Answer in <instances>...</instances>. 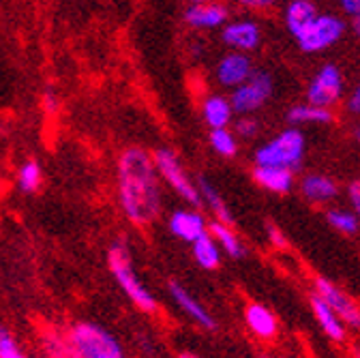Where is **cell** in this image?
Instances as JSON below:
<instances>
[{
  "label": "cell",
  "mask_w": 360,
  "mask_h": 358,
  "mask_svg": "<svg viewBox=\"0 0 360 358\" xmlns=\"http://www.w3.org/2000/svg\"><path fill=\"white\" fill-rule=\"evenodd\" d=\"M251 60L245 54H228L217 67V79L221 86L236 88L251 77Z\"/></svg>",
  "instance_id": "12"
},
{
  "label": "cell",
  "mask_w": 360,
  "mask_h": 358,
  "mask_svg": "<svg viewBox=\"0 0 360 358\" xmlns=\"http://www.w3.org/2000/svg\"><path fill=\"white\" fill-rule=\"evenodd\" d=\"M108 264H110V273L114 275L118 288L127 294V298L138 309H142L146 313H153L157 309V300H155L153 292L144 286V281L135 275L131 251H129V247H127V243L122 238L116 241L110 247Z\"/></svg>",
  "instance_id": "2"
},
{
  "label": "cell",
  "mask_w": 360,
  "mask_h": 358,
  "mask_svg": "<svg viewBox=\"0 0 360 358\" xmlns=\"http://www.w3.org/2000/svg\"><path fill=\"white\" fill-rule=\"evenodd\" d=\"M288 120L292 124H328L333 122V112L322 106L300 103L288 112Z\"/></svg>",
  "instance_id": "21"
},
{
  "label": "cell",
  "mask_w": 360,
  "mask_h": 358,
  "mask_svg": "<svg viewBox=\"0 0 360 358\" xmlns=\"http://www.w3.org/2000/svg\"><path fill=\"white\" fill-rule=\"evenodd\" d=\"M245 320H247V326L249 331L257 337V339H264V341H270L277 337V318L273 316V311L264 305H249L247 311H245Z\"/></svg>",
  "instance_id": "14"
},
{
  "label": "cell",
  "mask_w": 360,
  "mask_h": 358,
  "mask_svg": "<svg viewBox=\"0 0 360 358\" xmlns=\"http://www.w3.org/2000/svg\"><path fill=\"white\" fill-rule=\"evenodd\" d=\"M356 138H358V142H360V127L356 129Z\"/></svg>",
  "instance_id": "40"
},
{
  "label": "cell",
  "mask_w": 360,
  "mask_h": 358,
  "mask_svg": "<svg viewBox=\"0 0 360 358\" xmlns=\"http://www.w3.org/2000/svg\"><path fill=\"white\" fill-rule=\"evenodd\" d=\"M273 77L268 73L259 71V73H251V77L247 82H243L240 86L234 88L232 93V110L238 114H251L255 110H259L273 95Z\"/></svg>",
  "instance_id": "7"
},
{
  "label": "cell",
  "mask_w": 360,
  "mask_h": 358,
  "mask_svg": "<svg viewBox=\"0 0 360 358\" xmlns=\"http://www.w3.org/2000/svg\"><path fill=\"white\" fill-rule=\"evenodd\" d=\"M232 103L230 99H225V97H208L204 101V120L208 122L210 129H223V127H228L230 120H232Z\"/></svg>",
  "instance_id": "20"
},
{
  "label": "cell",
  "mask_w": 360,
  "mask_h": 358,
  "mask_svg": "<svg viewBox=\"0 0 360 358\" xmlns=\"http://www.w3.org/2000/svg\"><path fill=\"white\" fill-rule=\"evenodd\" d=\"M185 18L195 28H217L228 20V9L221 5H212V3H200V5H193L185 13Z\"/></svg>",
  "instance_id": "18"
},
{
  "label": "cell",
  "mask_w": 360,
  "mask_h": 358,
  "mask_svg": "<svg viewBox=\"0 0 360 358\" xmlns=\"http://www.w3.org/2000/svg\"><path fill=\"white\" fill-rule=\"evenodd\" d=\"M315 18H318V9L311 0H292L285 9V26L294 37H298Z\"/></svg>",
  "instance_id": "19"
},
{
  "label": "cell",
  "mask_w": 360,
  "mask_h": 358,
  "mask_svg": "<svg viewBox=\"0 0 360 358\" xmlns=\"http://www.w3.org/2000/svg\"><path fill=\"white\" fill-rule=\"evenodd\" d=\"M347 198H349V204L354 206V215L360 219V181H354L347 187Z\"/></svg>",
  "instance_id": "31"
},
{
  "label": "cell",
  "mask_w": 360,
  "mask_h": 358,
  "mask_svg": "<svg viewBox=\"0 0 360 358\" xmlns=\"http://www.w3.org/2000/svg\"><path fill=\"white\" fill-rule=\"evenodd\" d=\"M300 191L302 196L309 200V202H315V204H324V202H330L337 198L339 193V187L333 178L328 176H322V174H309L302 178L300 183Z\"/></svg>",
  "instance_id": "16"
},
{
  "label": "cell",
  "mask_w": 360,
  "mask_h": 358,
  "mask_svg": "<svg viewBox=\"0 0 360 358\" xmlns=\"http://www.w3.org/2000/svg\"><path fill=\"white\" fill-rule=\"evenodd\" d=\"M264 358H268V356H264Z\"/></svg>",
  "instance_id": "41"
},
{
  "label": "cell",
  "mask_w": 360,
  "mask_h": 358,
  "mask_svg": "<svg viewBox=\"0 0 360 358\" xmlns=\"http://www.w3.org/2000/svg\"><path fill=\"white\" fill-rule=\"evenodd\" d=\"M155 167H157V174H161L163 181L183 198L185 202L193 204V206H202V196H200V189L189 181V176L185 172V167L180 165L178 157L167 151V148H161L157 151L155 155Z\"/></svg>",
  "instance_id": "6"
},
{
  "label": "cell",
  "mask_w": 360,
  "mask_h": 358,
  "mask_svg": "<svg viewBox=\"0 0 360 358\" xmlns=\"http://www.w3.org/2000/svg\"><path fill=\"white\" fill-rule=\"evenodd\" d=\"M118 200L124 217L135 226H148L161 210L157 167L142 148H127L118 159Z\"/></svg>",
  "instance_id": "1"
},
{
  "label": "cell",
  "mask_w": 360,
  "mask_h": 358,
  "mask_svg": "<svg viewBox=\"0 0 360 358\" xmlns=\"http://www.w3.org/2000/svg\"><path fill=\"white\" fill-rule=\"evenodd\" d=\"M328 223L341 234H347V236H354L358 230H360V219L354 215V210H343V208H333L328 210L326 215Z\"/></svg>",
  "instance_id": "26"
},
{
  "label": "cell",
  "mask_w": 360,
  "mask_h": 358,
  "mask_svg": "<svg viewBox=\"0 0 360 358\" xmlns=\"http://www.w3.org/2000/svg\"><path fill=\"white\" fill-rule=\"evenodd\" d=\"M347 112L360 116V82L354 86V91H352V95L347 99Z\"/></svg>",
  "instance_id": "32"
},
{
  "label": "cell",
  "mask_w": 360,
  "mask_h": 358,
  "mask_svg": "<svg viewBox=\"0 0 360 358\" xmlns=\"http://www.w3.org/2000/svg\"><path fill=\"white\" fill-rule=\"evenodd\" d=\"M67 335L77 358H124L120 341L97 322H75Z\"/></svg>",
  "instance_id": "3"
},
{
  "label": "cell",
  "mask_w": 360,
  "mask_h": 358,
  "mask_svg": "<svg viewBox=\"0 0 360 358\" xmlns=\"http://www.w3.org/2000/svg\"><path fill=\"white\" fill-rule=\"evenodd\" d=\"M339 5H341L343 13L349 18H356L360 13V0H339Z\"/></svg>",
  "instance_id": "34"
},
{
  "label": "cell",
  "mask_w": 360,
  "mask_h": 358,
  "mask_svg": "<svg viewBox=\"0 0 360 358\" xmlns=\"http://www.w3.org/2000/svg\"><path fill=\"white\" fill-rule=\"evenodd\" d=\"M167 290H169V296H172V300L185 311V316H189L193 322H198L202 328H217V322H214V318L208 313V309L185 288V286H180L178 281H169V286H167Z\"/></svg>",
  "instance_id": "10"
},
{
  "label": "cell",
  "mask_w": 360,
  "mask_h": 358,
  "mask_svg": "<svg viewBox=\"0 0 360 358\" xmlns=\"http://www.w3.org/2000/svg\"><path fill=\"white\" fill-rule=\"evenodd\" d=\"M268 236H270V241H273L275 247H285V238H283V234H281L279 228L268 226Z\"/></svg>",
  "instance_id": "35"
},
{
  "label": "cell",
  "mask_w": 360,
  "mask_h": 358,
  "mask_svg": "<svg viewBox=\"0 0 360 358\" xmlns=\"http://www.w3.org/2000/svg\"><path fill=\"white\" fill-rule=\"evenodd\" d=\"M0 358H30L20 343L15 341V337L9 333L7 326L0 324Z\"/></svg>",
  "instance_id": "29"
},
{
  "label": "cell",
  "mask_w": 360,
  "mask_h": 358,
  "mask_svg": "<svg viewBox=\"0 0 360 358\" xmlns=\"http://www.w3.org/2000/svg\"><path fill=\"white\" fill-rule=\"evenodd\" d=\"M210 144H212V148H214L221 157H234L236 151H238V144H236L234 133L228 131V127H223V129H212V133H210Z\"/></svg>",
  "instance_id": "27"
},
{
  "label": "cell",
  "mask_w": 360,
  "mask_h": 358,
  "mask_svg": "<svg viewBox=\"0 0 360 358\" xmlns=\"http://www.w3.org/2000/svg\"><path fill=\"white\" fill-rule=\"evenodd\" d=\"M257 122L253 120V118H243V120H238L236 122V133L238 136H243V138H253L255 133H257Z\"/></svg>",
  "instance_id": "30"
},
{
  "label": "cell",
  "mask_w": 360,
  "mask_h": 358,
  "mask_svg": "<svg viewBox=\"0 0 360 358\" xmlns=\"http://www.w3.org/2000/svg\"><path fill=\"white\" fill-rule=\"evenodd\" d=\"M304 157V136L298 129H285L255 153V165H275L298 170Z\"/></svg>",
  "instance_id": "4"
},
{
  "label": "cell",
  "mask_w": 360,
  "mask_h": 358,
  "mask_svg": "<svg viewBox=\"0 0 360 358\" xmlns=\"http://www.w3.org/2000/svg\"><path fill=\"white\" fill-rule=\"evenodd\" d=\"M200 196H202V200L208 204V208L217 215V219L221 221V223H225V226H230L232 223V212H230V208L225 206V202H223V198L219 196V191L208 183V181H200Z\"/></svg>",
  "instance_id": "25"
},
{
  "label": "cell",
  "mask_w": 360,
  "mask_h": 358,
  "mask_svg": "<svg viewBox=\"0 0 360 358\" xmlns=\"http://www.w3.org/2000/svg\"><path fill=\"white\" fill-rule=\"evenodd\" d=\"M223 41L228 43L230 48L240 50V52L255 50L259 46V28L255 22H249V20L232 22L223 30Z\"/></svg>",
  "instance_id": "13"
},
{
  "label": "cell",
  "mask_w": 360,
  "mask_h": 358,
  "mask_svg": "<svg viewBox=\"0 0 360 358\" xmlns=\"http://www.w3.org/2000/svg\"><path fill=\"white\" fill-rule=\"evenodd\" d=\"M253 178L257 185H262L264 189L273 191V193H288L294 185L292 170L275 167V165H255Z\"/></svg>",
  "instance_id": "15"
},
{
  "label": "cell",
  "mask_w": 360,
  "mask_h": 358,
  "mask_svg": "<svg viewBox=\"0 0 360 358\" xmlns=\"http://www.w3.org/2000/svg\"><path fill=\"white\" fill-rule=\"evenodd\" d=\"M191 249H193L195 262L202 268H206V271H212V268H217L221 264V249H219L217 241L210 236V232H206L198 241H193Z\"/></svg>",
  "instance_id": "22"
},
{
  "label": "cell",
  "mask_w": 360,
  "mask_h": 358,
  "mask_svg": "<svg viewBox=\"0 0 360 358\" xmlns=\"http://www.w3.org/2000/svg\"><path fill=\"white\" fill-rule=\"evenodd\" d=\"M352 28H354V32H356V37L360 39V13H358L356 18H352Z\"/></svg>",
  "instance_id": "37"
},
{
  "label": "cell",
  "mask_w": 360,
  "mask_h": 358,
  "mask_svg": "<svg viewBox=\"0 0 360 358\" xmlns=\"http://www.w3.org/2000/svg\"><path fill=\"white\" fill-rule=\"evenodd\" d=\"M358 358H360V354H358Z\"/></svg>",
  "instance_id": "42"
},
{
  "label": "cell",
  "mask_w": 360,
  "mask_h": 358,
  "mask_svg": "<svg viewBox=\"0 0 360 358\" xmlns=\"http://www.w3.org/2000/svg\"><path fill=\"white\" fill-rule=\"evenodd\" d=\"M41 347L48 358H77L67 333H58V331L45 333L41 339Z\"/></svg>",
  "instance_id": "23"
},
{
  "label": "cell",
  "mask_w": 360,
  "mask_h": 358,
  "mask_svg": "<svg viewBox=\"0 0 360 358\" xmlns=\"http://www.w3.org/2000/svg\"><path fill=\"white\" fill-rule=\"evenodd\" d=\"M345 32V22L337 15H322L318 13L315 18L298 37V48L302 52H309V54H315V52H322V50H328L333 48L335 43L343 37Z\"/></svg>",
  "instance_id": "5"
},
{
  "label": "cell",
  "mask_w": 360,
  "mask_h": 358,
  "mask_svg": "<svg viewBox=\"0 0 360 358\" xmlns=\"http://www.w3.org/2000/svg\"><path fill=\"white\" fill-rule=\"evenodd\" d=\"M178 358H198L195 354H189V352H185V354H180Z\"/></svg>",
  "instance_id": "38"
},
{
  "label": "cell",
  "mask_w": 360,
  "mask_h": 358,
  "mask_svg": "<svg viewBox=\"0 0 360 358\" xmlns=\"http://www.w3.org/2000/svg\"><path fill=\"white\" fill-rule=\"evenodd\" d=\"M343 93V77L335 65H324L307 88V103L330 108Z\"/></svg>",
  "instance_id": "8"
},
{
  "label": "cell",
  "mask_w": 360,
  "mask_h": 358,
  "mask_svg": "<svg viewBox=\"0 0 360 358\" xmlns=\"http://www.w3.org/2000/svg\"><path fill=\"white\" fill-rule=\"evenodd\" d=\"M315 292H318V296L337 313L343 324L360 331V309L341 288H337L333 281L320 277V279H315Z\"/></svg>",
  "instance_id": "9"
},
{
  "label": "cell",
  "mask_w": 360,
  "mask_h": 358,
  "mask_svg": "<svg viewBox=\"0 0 360 358\" xmlns=\"http://www.w3.org/2000/svg\"><path fill=\"white\" fill-rule=\"evenodd\" d=\"M193 5H200V3H208V0H191Z\"/></svg>",
  "instance_id": "39"
},
{
  "label": "cell",
  "mask_w": 360,
  "mask_h": 358,
  "mask_svg": "<svg viewBox=\"0 0 360 358\" xmlns=\"http://www.w3.org/2000/svg\"><path fill=\"white\" fill-rule=\"evenodd\" d=\"M43 103H45V110H48V112H56V108H58V97H56L52 91H45Z\"/></svg>",
  "instance_id": "36"
},
{
  "label": "cell",
  "mask_w": 360,
  "mask_h": 358,
  "mask_svg": "<svg viewBox=\"0 0 360 358\" xmlns=\"http://www.w3.org/2000/svg\"><path fill=\"white\" fill-rule=\"evenodd\" d=\"M169 232L180 238V241H185V243H193L198 241L202 234L208 232L206 228V219L195 212V210H176L172 217H169Z\"/></svg>",
  "instance_id": "11"
},
{
  "label": "cell",
  "mask_w": 360,
  "mask_h": 358,
  "mask_svg": "<svg viewBox=\"0 0 360 358\" xmlns=\"http://www.w3.org/2000/svg\"><path fill=\"white\" fill-rule=\"evenodd\" d=\"M238 3L243 5V7H247V9H268V7H273V5H277L279 0H238Z\"/></svg>",
  "instance_id": "33"
},
{
  "label": "cell",
  "mask_w": 360,
  "mask_h": 358,
  "mask_svg": "<svg viewBox=\"0 0 360 358\" xmlns=\"http://www.w3.org/2000/svg\"><path fill=\"white\" fill-rule=\"evenodd\" d=\"M18 185L24 193H34L41 187V165L37 161H26L18 172Z\"/></svg>",
  "instance_id": "28"
},
{
  "label": "cell",
  "mask_w": 360,
  "mask_h": 358,
  "mask_svg": "<svg viewBox=\"0 0 360 358\" xmlns=\"http://www.w3.org/2000/svg\"><path fill=\"white\" fill-rule=\"evenodd\" d=\"M311 307H313V313H315V320L320 322L322 331L333 339V341H343L345 339V324L341 322V318L337 316V313L315 294L311 298Z\"/></svg>",
  "instance_id": "17"
},
{
  "label": "cell",
  "mask_w": 360,
  "mask_h": 358,
  "mask_svg": "<svg viewBox=\"0 0 360 358\" xmlns=\"http://www.w3.org/2000/svg\"><path fill=\"white\" fill-rule=\"evenodd\" d=\"M210 236L217 241L219 249H223L230 257H243L245 255V247H243V241H238V236L230 230V226H225V223H212L210 228Z\"/></svg>",
  "instance_id": "24"
}]
</instances>
